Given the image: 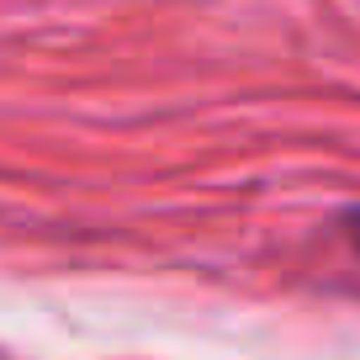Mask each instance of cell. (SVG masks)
<instances>
[{
  "mask_svg": "<svg viewBox=\"0 0 360 360\" xmlns=\"http://www.w3.org/2000/svg\"><path fill=\"white\" fill-rule=\"evenodd\" d=\"M339 233H345V238H349V249H355V255H360V202L339 212Z\"/></svg>",
  "mask_w": 360,
  "mask_h": 360,
  "instance_id": "1",
  "label": "cell"
}]
</instances>
